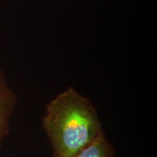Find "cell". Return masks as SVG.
Here are the masks:
<instances>
[{
    "mask_svg": "<svg viewBox=\"0 0 157 157\" xmlns=\"http://www.w3.org/2000/svg\"><path fill=\"white\" fill-rule=\"evenodd\" d=\"M42 124L53 157L73 156L103 132L93 103L73 87L47 104Z\"/></svg>",
    "mask_w": 157,
    "mask_h": 157,
    "instance_id": "obj_1",
    "label": "cell"
},
{
    "mask_svg": "<svg viewBox=\"0 0 157 157\" xmlns=\"http://www.w3.org/2000/svg\"><path fill=\"white\" fill-rule=\"evenodd\" d=\"M16 101V95L8 86L0 89V150L4 138L9 132L10 119Z\"/></svg>",
    "mask_w": 157,
    "mask_h": 157,
    "instance_id": "obj_2",
    "label": "cell"
},
{
    "mask_svg": "<svg viewBox=\"0 0 157 157\" xmlns=\"http://www.w3.org/2000/svg\"><path fill=\"white\" fill-rule=\"evenodd\" d=\"M115 148L103 132L95 140L71 157H115Z\"/></svg>",
    "mask_w": 157,
    "mask_h": 157,
    "instance_id": "obj_3",
    "label": "cell"
},
{
    "mask_svg": "<svg viewBox=\"0 0 157 157\" xmlns=\"http://www.w3.org/2000/svg\"><path fill=\"white\" fill-rule=\"evenodd\" d=\"M7 84L6 83L5 76H4V74L2 72V71L0 70V89H1V88L7 87Z\"/></svg>",
    "mask_w": 157,
    "mask_h": 157,
    "instance_id": "obj_4",
    "label": "cell"
}]
</instances>
